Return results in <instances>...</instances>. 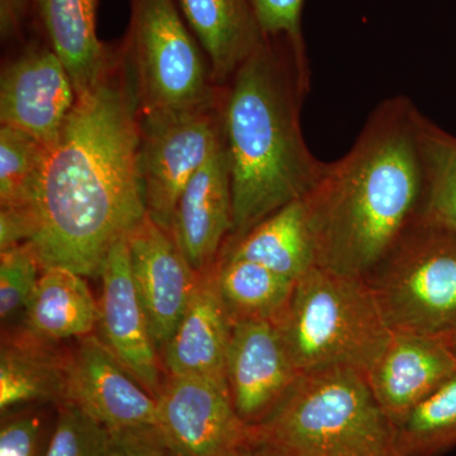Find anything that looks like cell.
<instances>
[{
  "label": "cell",
  "instance_id": "obj_2",
  "mask_svg": "<svg viewBox=\"0 0 456 456\" xmlns=\"http://www.w3.org/2000/svg\"><path fill=\"white\" fill-rule=\"evenodd\" d=\"M421 114L403 95L386 99L349 152L327 163L302 198L318 268L368 279L419 221L426 191Z\"/></svg>",
  "mask_w": 456,
  "mask_h": 456
},
{
  "label": "cell",
  "instance_id": "obj_10",
  "mask_svg": "<svg viewBox=\"0 0 456 456\" xmlns=\"http://www.w3.org/2000/svg\"><path fill=\"white\" fill-rule=\"evenodd\" d=\"M156 402L159 428L188 456H233L248 445L226 383L165 375Z\"/></svg>",
  "mask_w": 456,
  "mask_h": 456
},
{
  "label": "cell",
  "instance_id": "obj_27",
  "mask_svg": "<svg viewBox=\"0 0 456 456\" xmlns=\"http://www.w3.org/2000/svg\"><path fill=\"white\" fill-rule=\"evenodd\" d=\"M42 456H112V432L80 408L56 406V422Z\"/></svg>",
  "mask_w": 456,
  "mask_h": 456
},
{
  "label": "cell",
  "instance_id": "obj_5",
  "mask_svg": "<svg viewBox=\"0 0 456 456\" xmlns=\"http://www.w3.org/2000/svg\"><path fill=\"white\" fill-rule=\"evenodd\" d=\"M275 323L299 375L334 368L367 375L392 336L368 279L318 266L297 281Z\"/></svg>",
  "mask_w": 456,
  "mask_h": 456
},
{
  "label": "cell",
  "instance_id": "obj_33",
  "mask_svg": "<svg viewBox=\"0 0 456 456\" xmlns=\"http://www.w3.org/2000/svg\"><path fill=\"white\" fill-rule=\"evenodd\" d=\"M233 456H268L263 454V452H259V450L253 448V446L246 445L245 448L237 452Z\"/></svg>",
  "mask_w": 456,
  "mask_h": 456
},
{
  "label": "cell",
  "instance_id": "obj_4",
  "mask_svg": "<svg viewBox=\"0 0 456 456\" xmlns=\"http://www.w3.org/2000/svg\"><path fill=\"white\" fill-rule=\"evenodd\" d=\"M248 445L268 456H403L367 375L347 368L301 375L265 421L248 426Z\"/></svg>",
  "mask_w": 456,
  "mask_h": 456
},
{
  "label": "cell",
  "instance_id": "obj_24",
  "mask_svg": "<svg viewBox=\"0 0 456 456\" xmlns=\"http://www.w3.org/2000/svg\"><path fill=\"white\" fill-rule=\"evenodd\" d=\"M403 456H441L456 446V370L395 424Z\"/></svg>",
  "mask_w": 456,
  "mask_h": 456
},
{
  "label": "cell",
  "instance_id": "obj_17",
  "mask_svg": "<svg viewBox=\"0 0 456 456\" xmlns=\"http://www.w3.org/2000/svg\"><path fill=\"white\" fill-rule=\"evenodd\" d=\"M232 323L227 316L215 279V266L200 281L161 353L165 375L207 378L226 383V356Z\"/></svg>",
  "mask_w": 456,
  "mask_h": 456
},
{
  "label": "cell",
  "instance_id": "obj_18",
  "mask_svg": "<svg viewBox=\"0 0 456 456\" xmlns=\"http://www.w3.org/2000/svg\"><path fill=\"white\" fill-rule=\"evenodd\" d=\"M202 47L216 86H226L266 41L250 0H176Z\"/></svg>",
  "mask_w": 456,
  "mask_h": 456
},
{
  "label": "cell",
  "instance_id": "obj_1",
  "mask_svg": "<svg viewBox=\"0 0 456 456\" xmlns=\"http://www.w3.org/2000/svg\"><path fill=\"white\" fill-rule=\"evenodd\" d=\"M140 143L130 66L117 56L46 147L29 242L44 270L64 266L99 277L110 248L145 218Z\"/></svg>",
  "mask_w": 456,
  "mask_h": 456
},
{
  "label": "cell",
  "instance_id": "obj_12",
  "mask_svg": "<svg viewBox=\"0 0 456 456\" xmlns=\"http://www.w3.org/2000/svg\"><path fill=\"white\" fill-rule=\"evenodd\" d=\"M301 377L272 321L232 325L226 380L237 415L246 425L265 421Z\"/></svg>",
  "mask_w": 456,
  "mask_h": 456
},
{
  "label": "cell",
  "instance_id": "obj_21",
  "mask_svg": "<svg viewBox=\"0 0 456 456\" xmlns=\"http://www.w3.org/2000/svg\"><path fill=\"white\" fill-rule=\"evenodd\" d=\"M51 49L70 75L77 97L89 92L110 70L117 55L98 40V0H33Z\"/></svg>",
  "mask_w": 456,
  "mask_h": 456
},
{
  "label": "cell",
  "instance_id": "obj_22",
  "mask_svg": "<svg viewBox=\"0 0 456 456\" xmlns=\"http://www.w3.org/2000/svg\"><path fill=\"white\" fill-rule=\"evenodd\" d=\"M220 257L251 261L293 281L317 268L302 198L281 207L244 236L228 240Z\"/></svg>",
  "mask_w": 456,
  "mask_h": 456
},
{
  "label": "cell",
  "instance_id": "obj_8",
  "mask_svg": "<svg viewBox=\"0 0 456 456\" xmlns=\"http://www.w3.org/2000/svg\"><path fill=\"white\" fill-rule=\"evenodd\" d=\"M140 130L139 167L146 213L171 233L183 191L224 142L221 103L193 112L140 117Z\"/></svg>",
  "mask_w": 456,
  "mask_h": 456
},
{
  "label": "cell",
  "instance_id": "obj_9",
  "mask_svg": "<svg viewBox=\"0 0 456 456\" xmlns=\"http://www.w3.org/2000/svg\"><path fill=\"white\" fill-rule=\"evenodd\" d=\"M108 430L158 425V402L97 334L65 345V398Z\"/></svg>",
  "mask_w": 456,
  "mask_h": 456
},
{
  "label": "cell",
  "instance_id": "obj_31",
  "mask_svg": "<svg viewBox=\"0 0 456 456\" xmlns=\"http://www.w3.org/2000/svg\"><path fill=\"white\" fill-rule=\"evenodd\" d=\"M255 17L266 37L287 36L303 40L302 8L305 0H250Z\"/></svg>",
  "mask_w": 456,
  "mask_h": 456
},
{
  "label": "cell",
  "instance_id": "obj_14",
  "mask_svg": "<svg viewBox=\"0 0 456 456\" xmlns=\"http://www.w3.org/2000/svg\"><path fill=\"white\" fill-rule=\"evenodd\" d=\"M77 99L73 80L53 49L28 50L3 70L0 121L49 147Z\"/></svg>",
  "mask_w": 456,
  "mask_h": 456
},
{
  "label": "cell",
  "instance_id": "obj_26",
  "mask_svg": "<svg viewBox=\"0 0 456 456\" xmlns=\"http://www.w3.org/2000/svg\"><path fill=\"white\" fill-rule=\"evenodd\" d=\"M46 146L25 132L0 128V207L31 213ZM32 216V215H31ZM33 221V220H32Z\"/></svg>",
  "mask_w": 456,
  "mask_h": 456
},
{
  "label": "cell",
  "instance_id": "obj_13",
  "mask_svg": "<svg viewBox=\"0 0 456 456\" xmlns=\"http://www.w3.org/2000/svg\"><path fill=\"white\" fill-rule=\"evenodd\" d=\"M132 277L159 354L187 310L200 281L173 235L149 216L127 236Z\"/></svg>",
  "mask_w": 456,
  "mask_h": 456
},
{
  "label": "cell",
  "instance_id": "obj_19",
  "mask_svg": "<svg viewBox=\"0 0 456 456\" xmlns=\"http://www.w3.org/2000/svg\"><path fill=\"white\" fill-rule=\"evenodd\" d=\"M65 344L29 335L22 327L3 334L0 346V411L62 403Z\"/></svg>",
  "mask_w": 456,
  "mask_h": 456
},
{
  "label": "cell",
  "instance_id": "obj_3",
  "mask_svg": "<svg viewBox=\"0 0 456 456\" xmlns=\"http://www.w3.org/2000/svg\"><path fill=\"white\" fill-rule=\"evenodd\" d=\"M311 89L305 41L268 37L224 86L221 110L230 159L233 233L239 239L316 185L326 164L303 137Z\"/></svg>",
  "mask_w": 456,
  "mask_h": 456
},
{
  "label": "cell",
  "instance_id": "obj_20",
  "mask_svg": "<svg viewBox=\"0 0 456 456\" xmlns=\"http://www.w3.org/2000/svg\"><path fill=\"white\" fill-rule=\"evenodd\" d=\"M83 275L64 266H50L22 314L20 327L53 344H68L97 332L98 302Z\"/></svg>",
  "mask_w": 456,
  "mask_h": 456
},
{
  "label": "cell",
  "instance_id": "obj_15",
  "mask_svg": "<svg viewBox=\"0 0 456 456\" xmlns=\"http://www.w3.org/2000/svg\"><path fill=\"white\" fill-rule=\"evenodd\" d=\"M232 233V180L224 141L183 191L171 235L189 265L200 274L217 264Z\"/></svg>",
  "mask_w": 456,
  "mask_h": 456
},
{
  "label": "cell",
  "instance_id": "obj_29",
  "mask_svg": "<svg viewBox=\"0 0 456 456\" xmlns=\"http://www.w3.org/2000/svg\"><path fill=\"white\" fill-rule=\"evenodd\" d=\"M44 422L36 410L8 416L0 428V456H38Z\"/></svg>",
  "mask_w": 456,
  "mask_h": 456
},
{
  "label": "cell",
  "instance_id": "obj_28",
  "mask_svg": "<svg viewBox=\"0 0 456 456\" xmlns=\"http://www.w3.org/2000/svg\"><path fill=\"white\" fill-rule=\"evenodd\" d=\"M44 266L29 242L0 251V318L7 322L23 314Z\"/></svg>",
  "mask_w": 456,
  "mask_h": 456
},
{
  "label": "cell",
  "instance_id": "obj_30",
  "mask_svg": "<svg viewBox=\"0 0 456 456\" xmlns=\"http://www.w3.org/2000/svg\"><path fill=\"white\" fill-rule=\"evenodd\" d=\"M112 432V456H188L158 425Z\"/></svg>",
  "mask_w": 456,
  "mask_h": 456
},
{
  "label": "cell",
  "instance_id": "obj_11",
  "mask_svg": "<svg viewBox=\"0 0 456 456\" xmlns=\"http://www.w3.org/2000/svg\"><path fill=\"white\" fill-rule=\"evenodd\" d=\"M99 278L102 292L95 334L156 399L163 387L165 371L132 277L127 237L108 251Z\"/></svg>",
  "mask_w": 456,
  "mask_h": 456
},
{
  "label": "cell",
  "instance_id": "obj_7",
  "mask_svg": "<svg viewBox=\"0 0 456 456\" xmlns=\"http://www.w3.org/2000/svg\"><path fill=\"white\" fill-rule=\"evenodd\" d=\"M368 281L392 332L456 335V233L417 221Z\"/></svg>",
  "mask_w": 456,
  "mask_h": 456
},
{
  "label": "cell",
  "instance_id": "obj_6",
  "mask_svg": "<svg viewBox=\"0 0 456 456\" xmlns=\"http://www.w3.org/2000/svg\"><path fill=\"white\" fill-rule=\"evenodd\" d=\"M126 60L140 117L171 116L218 106L224 86L175 0H132Z\"/></svg>",
  "mask_w": 456,
  "mask_h": 456
},
{
  "label": "cell",
  "instance_id": "obj_25",
  "mask_svg": "<svg viewBox=\"0 0 456 456\" xmlns=\"http://www.w3.org/2000/svg\"><path fill=\"white\" fill-rule=\"evenodd\" d=\"M426 191L419 221L456 233V136L421 114Z\"/></svg>",
  "mask_w": 456,
  "mask_h": 456
},
{
  "label": "cell",
  "instance_id": "obj_16",
  "mask_svg": "<svg viewBox=\"0 0 456 456\" xmlns=\"http://www.w3.org/2000/svg\"><path fill=\"white\" fill-rule=\"evenodd\" d=\"M455 370L456 353L446 338L392 332L367 379L395 425Z\"/></svg>",
  "mask_w": 456,
  "mask_h": 456
},
{
  "label": "cell",
  "instance_id": "obj_34",
  "mask_svg": "<svg viewBox=\"0 0 456 456\" xmlns=\"http://www.w3.org/2000/svg\"><path fill=\"white\" fill-rule=\"evenodd\" d=\"M450 345H452V349H454L456 353V335L452 336V338H449Z\"/></svg>",
  "mask_w": 456,
  "mask_h": 456
},
{
  "label": "cell",
  "instance_id": "obj_23",
  "mask_svg": "<svg viewBox=\"0 0 456 456\" xmlns=\"http://www.w3.org/2000/svg\"><path fill=\"white\" fill-rule=\"evenodd\" d=\"M215 279L232 325L244 321L277 322L287 310L297 284L259 264L232 257L218 259Z\"/></svg>",
  "mask_w": 456,
  "mask_h": 456
},
{
  "label": "cell",
  "instance_id": "obj_32",
  "mask_svg": "<svg viewBox=\"0 0 456 456\" xmlns=\"http://www.w3.org/2000/svg\"><path fill=\"white\" fill-rule=\"evenodd\" d=\"M27 0H2V32L9 36L16 32L22 20Z\"/></svg>",
  "mask_w": 456,
  "mask_h": 456
}]
</instances>
